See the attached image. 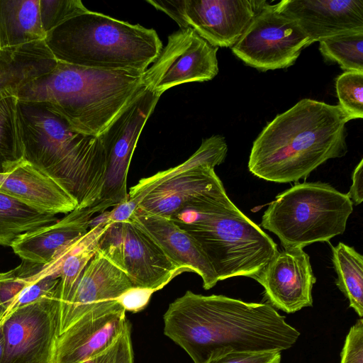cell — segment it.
I'll list each match as a JSON object with an SVG mask.
<instances>
[{"label": "cell", "mask_w": 363, "mask_h": 363, "mask_svg": "<svg viewBox=\"0 0 363 363\" xmlns=\"http://www.w3.org/2000/svg\"><path fill=\"white\" fill-rule=\"evenodd\" d=\"M16 96L0 101V174L24 160Z\"/></svg>", "instance_id": "obj_26"}, {"label": "cell", "mask_w": 363, "mask_h": 363, "mask_svg": "<svg viewBox=\"0 0 363 363\" xmlns=\"http://www.w3.org/2000/svg\"><path fill=\"white\" fill-rule=\"evenodd\" d=\"M4 350V340L2 327V318L0 320V363L1 362Z\"/></svg>", "instance_id": "obj_37"}, {"label": "cell", "mask_w": 363, "mask_h": 363, "mask_svg": "<svg viewBox=\"0 0 363 363\" xmlns=\"http://www.w3.org/2000/svg\"><path fill=\"white\" fill-rule=\"evenodd\" d=\"M352 183L347 195L353 205L357 206L363 201V160L356 166L352 176Z\"/></svg>", "instance_id": "obj_35"}, {"label": "cell", "mask_w": 363, "mask_h": 363, "mask_svg": "<svg viewBox=\"0 0 363 363\" xmlns=\"http://www.w3.org/2000/svg\"><path fill=\"white\" fill-rule=\"evenodd\" d=\"M42 266L22 260L16 268L0 272V313L3 317L21 293L40 277Z\"/></svg>", "instance_id": "obj_28"}, {"label": "cell", "mask_w": 363, "mask_h": 363, "mask_svg": "<svg viewBox=\"0 0 363 363\" xmlns=\"http://www.w3.org/2000/svg\"><path fill=\"white\" fill-rule=\"evenodd\" d=\"M1 49V48H0Z\"/></svg>", "instance_id": "obj_39"}, {"label": "cell", "mask_w": 363, "mask_h": 363, "mask_svg": "<svg viewBox=\"0 0 363 363\" xmlns=\"http://www.w3.org/2000/svg\"><path fill=\"white\" fill-rule=\"evenodd\" d=\"M3 318L2 314L0 313V320Z\"/></svg>", "instance_id": "obj_38"}, {"label": "cell", "mask_w": 363, "mask_h": 363, "mask_svg": "<svg viewBox=\"0 0 363 363\" xmlns=\"http://www.w3.org/2000/svg\"><path fill=\"white\" fill-rule=\"evenodd\" d=\"M179 26L190 28L211 45L234 46L255 16L265 6L261 0H147Z\"/></svg>", "instance_id": "obj_12"}, {"label": "cell", "mask_w": 363, "mask_h": 363, "mask_svg": "<svg viewBox=\"0 0 363 363\" xmlns=\"http://www.w3.org/2000/svg\"><path fill=\"white\" fill-rule=\"evenodd\" d=\"M143 74L62 62L28 83L19 101L43 103L74 130L99 136L145 86Z\"/></svg>", "instance_id": "obj_4"}, {"label": "cell", "mask_w": 363, "mask_h": 363, "mask_svg": "<svg viewBox=\"0 0 363 363\" xmlns=\"http://www.w3.org/2000/svg\"><path fill=\"white\" fill-rule=\"evenodd\" d=\"M45 43L58 62L141 74L162 49L154 29L89 10L48 32Z\"/></svg>", "instance_id": "obj_5"}, {"label": "cell", "mask_w": 363, "mask_h": 363, "mask_svg": "<svg viewBox=\"0 0 363 363\" xmlns=\"http://www.w3.org/2000/svg\"><path fill=\"white\" fill-rule=\"evenodd\" d=\"M339 106L350 119L363 118V72L348 71L335 82Z\"/></svg>", "instance_id": "obj_29"}, {"label": "cell", "mask_w": 363, "mask_h": 363, "mask_svg": "<svg viewBox=\"0 0 363 363\" xmlns=\"http://www.w3.org/2000/svg\"><path fill=\"white\" fill-rule=\"evenodd\" d=\"M279 352H240L225 354L206 363H280Z\"/></svg>", "instance_id": "obj_32"}, {"label": "cell", "mask_w": 363, "mask_h": 363, "mask_svg": "<svg viewBox=\"0 0 363 363\" xmlns=\"http://www.w3.org/2000/svg\"><path fill=\"white\" fill-rule=\"evenodd\" d=\"M40 0H0V48L45 40Z\"/></svg>", "instance_id": "obj_23"}, {"label": "cell", "mask_w": 363, "mask_h": 363, "mask_svg": "<svg viewBox=\"0 0 363 363\" xmlns=\"http://www.w3.org/2000/svg\"><path fill=\"white\" fill-rule=\"evenodd\" d=\"M57 61L45 40L0 49V101L50 72Z\"/></svg>", "instance_id": "obj_22"}, {"label": "cell", "mask_w": 363, "mask_h": 363, "mask_svg": "<svg viewBox=\"0 0 363 363\" xmlns=\"http://www.w3.org/2000/svg\"><path fill=\"white\" fill-rule=\"evenodd\" d=\"M88 10L80 0H40V15L45 33Z\"/></svg>", "instance_id": "obj_30"}, {"label": "cell", "mask_w": 363, "mask_h": 363, "mask_svg": "<svg viewBox=\"0 0 363 363\" xmlns=\"http://www.w3.org/2000/svg\"><path fill=\"white\" fill-rule=\"evenodd\" d=\"M96 252L123 271L134 287L155 292L184 272L130 220L110 223L98 240Z\"/></svg>", "instance_id": "obj_10"}, {"label": "cell", "mask_w": 363, "mask_h": 363, "mask_svg": "<svg viewBox=\"0 0 363 363\" xmlns=\"http://www.w3.org/2000/svg\"><path fill=\"white\" fill-rule=\"evenodd\" d=\"M0 191L52 214L69 213L77 208L60 186L25 159L0 174Z\"/></svg>", "instance_id": "obj_21"}, {"label": "cell", "mask_w": 363, "mask_h": 363, "mask_svg": "<svg viewBox=\"0 0 363 363\" xmlns=\"http://www.w3.org/2000/svg\"><path fill=\"white\" fill-rule=\"evenodd\" d=\"M319 50L328 62L345 72H363V30L331 36L319 41Z\"/></svg>", "instance_id": "obj_27"}, {"label": "cell", "mask_w": 363, "mask_h": 363, "mask_svg": "<svg viewBox=\"0 0 363 363\" xmlns=\"http://www.w3.org/2000/svg\"><path fill=\"white\" fill-rule=\"evenodd\" d=\"M335 284L360 318L363 315V256L343 242L332 246Z\"/></svg>", "instance_id": "obj_25"}, {"label": "cell", "mask_w": 363, "mask_h": 363, "mask_svg": "<svg viewBox=\"0 0 363 363\" xmlns=\"http://www.w3.org/2000/svg\"><path fill=\"white\" fill-rule=\"evenodd\" d=\"M132 287L126 274L96 252L60 313L58 335L89 311L117 303V298Z\"/></svg>", "instance_id": "obj_17"}, {"label": "cell", "mask_w": 363, "mask_h": 363, "mask_svg": "<svg viewBox=\"0 0 363 363\" xmlns=\"http://www.w3.org/2000/svg\"><path fill=\"white\" fill-rule=\"evenodd\" d=\"M274 5L298 23L308 36L310 45L363 30V0H282Z\"/></svg>", "instance_id": "obj_18"}, {"label": "cell", "mask_w": 363, "mask_h": 363, "mask_svg": "<svg viewBox=\"0 0 363 363\" xmlns=\"http://www.w3.org/2000/svg\"><path fill=\"white\" fill-rule=\"evenodd\" d=\"M164 335L194 363L240 352H282L300 333L269 303L187 291L163 316Z\"/></svg>", "instance_id": "obj_1"}, {"label": "cell", "mask_w": 363, "mask_h": 363, "mask_svg": "<svg viewBox=\"0 0 363 363\" xmlns=\"http://www.w3.org/2000/svg\"><path fill=\"white\" fill-rule=\"evenodd\" d=\"M309 45V38L298 23L267 3L232 51L247 65L267 71L291 66Z\"/></svg>", "instance_id": "obj_11"}, {"label": "cell", "mask_w": 363, "mask_h": 363, "mask_svg": "<svg viewBox=\"0 0 363 363\" xmlns=\"http://www.w3.org/2000/svg\"><path fill=\"white\" fill-rule=\"evenodd\" d=\"M60 314V298L55 296L25 305L3 317L1 363H52Z\"/></svg>", "instance_id": "obj_13"}, {"label": "cell", "mask_w": 363, "mask_h": 363, "mask_svg": "<svg viewBox=\"0 0 363 363\" xmlns=\"http://www.w3.org/2000/svg\"><path fill=\"white\" fill-rule=\"evenodd\" d=\"M255 279L274 308L293 313L313 306L316 279L310 257L301 248H284L268 262Z\"/></svg>", "instance_id": "obj_16"}, {"label": "cell", "mask_w": 363, "mask_h": 363, "mask_svg": "<svg viewBox=\"0 0 363 363\" xmlns=\"http://www.w3.org/2000/svg\"><path fill=\"white\" fill-rule=\"evenodd\" d=\"M57 220L56 214L36 209L0 191V245L11 247L21 235Z\"/></svg>", "instance_id": "obj_24"}, {"label": "cell", "mask_w": 363, "mask_h": 363, "mask_svg": "<svg viewBox=\"0 0 363 363\" xmlns=\"http://www.w3.org/2000/svg\"><path fill=\"white\" fill-rule=\"evenodd\" d=\"M24 159L54 180L77 203L99 199L106 158L99 136L74 130L43 103L18 101Z\"/></svg>", "instance_id": "obj_3"}, {"label": "cell", "mask_w": 363, "mask_h": 363, "mask_svg": "<svg viewBox=\"0 0 363 363\" xmlns=\"http://www.w3.org/2000/svg\"><path fill=\"white\" fill-rule=\"evenodd\" d=\"M160 94L145 86L99 136L105 153L106 171L99 199L89 207L94 213L125 202L127 176L140 133Z\"/></svg>", "instance_id": "obj_9"}, {"label": "cell", "mask_w": 363, "mask_h": 363, "mask_svg": "<svg viewBox=\"0 0 363 363\" xmlns=\"http://www.w3.org/2000/svg\"><path fill=\"white\" fill-rule=\"evenodd\" d=\"M218 49L191 28H180L169 35L167 45L143 72V84L162 95L177 85L211 80L218 73Z\"/></svg>", "instance_id": "obj_14"}, {"label": "cell", "mask_w": 363, "mask_h": 363, "mask_svg": "<svg viewBox=\"0 0 363 363\" xmlns=\"http://www.w3.org/2000/svg\"><path fill=\"white\" fill-rule=\"evenodd\" d=\"M118 303L93 309L59 335L52 363H81L113 346L129 321Z\"/></svg>", "instance_id": "obj_15"}, {"label": "cell", "mask_w": 363, "mask_h": 363, "mask_svg": "<svg viewBox=\"0 0 363 363\" xmlns=\"http://www.w3.org/2000/svg\"><path fill=\"white\" fill-rule=\"evenodd\" d=\"M134 354L131 339V325L128 321L116 342L113 363H133Z\"/></svg>", "instance_id": "obj_34"}, {"label": "cell", "mask_w": 363, "mask_h": 363, "mask_svg": "<svg viewBox=\"0 0 363 363\" xmlns=\"http://www.w3.org/2000/svg\"><path fill=\"white\" fill-rule=\"evenodd\" d=\"M350 120L339 105L303 99L264 128L253 142L248 169L275 183L306 179L327 160L345 155Z\"/></svg>", "instance_id": "obj_2"}, {"label": "cell", "mask_w": 363, "mask_h": 363, "mask_svg": "<svg viewBox=\"0 0 363 363\" xmlns=\"http://www.w3.org/2000/svg\"><path fill=\"white\" fill-rule=\"evenodd\" d=\"M154 292L148 289L132 287L122 294L117 301L125 311L137 313L147 306Z\"/></svg>", "instance_id": "obj_33"}, {"label": "cell", "mask_w": 363, "mask_h": 363, "mask_svg": "<svg viewBox=\"0 0 363 363\" xmlns=\"http://www.w3.org/2000/svg\"><path fill=\"white\" fill-rule=\"evenodd\" d=\"M94 214L89 207L77 208L54 223L21 235L11 247L22 260L47 264L86 235Z\"/></svg>", "instance_id": "obj_20"}, {"label": "cell", "mask_w": 363, "mask_h": 363, "mask_svg": "<svg viewBox=\"0 0 363 363\" xmlns=\"http://www.w3.org/2000/svg\"><path fill=\"white\" fill-rule=\"evenodd\" d=\"M352 211L347 194L330 184L296 183L269 204L261 226L276 235L284 248L303 249L342 235Z\"/></svg>", "instance_id": "obj_8"}, {"label": "cell", "mask_w": 363, "mask_h": 363, "mask_svg": "<svg viewBox=\"0 0 363 363\" xmlns=\"http://www.w3.org/2000/svg\"><path fill=\"white\" fill-rule=\"evenodd\" d=\"M128 220L151 237L176 267L199 275L204 289L216 285L215 272L197 243L171 218L136 208Z\"/></svg>", "instance_id": "obj_19"}, {"label": "cell", "mask_w": 363, "mask_h": 363, "mask_svg": "<svg viewBox=\"0 0 363 363\" xmlns=\"http://www.w3.org/2000/svg\"><path fill=\"white\" fill-rule=\"evenodd\" d=\"M340 363H363V319L350 328L341 352Z\"/></svg>", "instance_id": "obj_31"}, {"label": "cell", "mask_w": 363, "mask_h": 363, "mask_svg": "<svg viewBox=\"0 0 363 363\" xmlns=\"http://www.w3.org/2000/svg\"><path fill=\"white\" fill-rule=\"evenodd\" d=\"M171 219L192 237L218 281L253 279L279 251L277 245L233 201L205 208H184Z\"/></svg>", "instance_id": "obj_6"}, {"label": "cell", "mask_w": 363, "mask_h": 363, "mask_svg": "<svg viewBox=\"0 0 363 363\" xmlns=\"http://www.w3.org/2000/svg\"><path fill=\"white\" fill-rule=\"evenodd\" d=\"M228 145L221 135L202 141L199 149L183 163L141 179L130 187L128 199L116 206L118 216L128 220L138 208L171 218L184 208L204 202L229 199L215 172L223 163Z\"/></svg>", "instance_id": "obj_7"}, {"label": "cell", "mask_w": 363, "mask_h": 363, "mask_svg": "<svg viewBox=\"0 0 363 363\" xmlns=\"http://www.w3.org/2000/svg\"><path fill=\"white\" fill-rule=\"evenodd\" d=\"M116 342L108 349L81 363H113L116 353Z\"/></svg>", "instance_id": "obj_36"}]
</instances>
